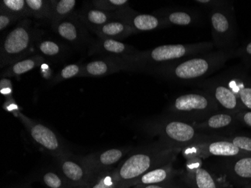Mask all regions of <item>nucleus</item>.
<instances>
[{
  "label": "nucleus",
  "mask_w": 251,
  "mask_h": 188,
  "mask_svg": "<svg viewBox=\"0 0 251 188\" xmlns=\"http://www.w3.org/2000/svg\"><path fill=\"white\" fill-rule=\"evenodd\" d=\"M145 130L148 134L158 137L160 142L181 151L193 144L218 137L203 134L193 124L169 115L148 121L145 124Z\"/></svg>",
  "instance_id": "obj_4"
},
{
  "label": "nucleus",
  "mask_w": 251,
  "mask_h": 188,
  "mask_svg": "<svg viewBox=\"0 0 251 188\" xmlns=\"http://www.w3.org/2000/svg\"><path fill=\"white\" fill-rule=\"evenodd\" d=\"M90 188H124L115 178L114 169L94 175Z\"/></svg>",
  "instance_id": "obj_31"
},
{
  "label": "nucleus",
  "mask_w": 251,
  "mask_h": 188,
  "mask_svg": "<svg viewBox=\"0 0 251 188\" xmlns=\"http://www.w3.org/2000/svg\"><path fill=\"white\" fill-rule=\"evenodd\" d=\"M115 19L129 25L136 33L166 27L163 18L159 15L138 13L129 7L115 13Z\"/></svg>",
  "instance_id": "obj_16"
},
{
  "label": "nucleus",
  "mask_w": 251,
  "mask_h": 188,
  "mask_svg": "<svg viewBox=\"0 0 251 188\" xmlns=\"http://www.w3.org/2000/svg\"><path fill=\"white\" fill-rule=\"evenodd\" d=\"M131 151L132 148L130 147L111 148L92 153L79 158L94 176L101 172L115 169L116 165L121 162L123 158Z\"/></svg>",
  "instance_id": "obj_12"
},
{
  "label": "nucleus",
  "mask_w": 251,
  "mask_h": 188,
  "mask_svg": "<svg viewBox=\"0 0 251 188\" xmlns=\"http://www.w3.org/2000/svg\"><path fill=\"white\" fill-rule=\"evenodd\" d=\"M0 10L7 11L21 20L29 18L26 0H1Z\"/></svg>",
  "instance_id": "obj_29"
},
{
  "label": "nucleus",
  "mask_w": 251,
  "mask_h": 188,
  "mask_svg": "<svg viewBox=\"0 0 251 188\" xmlns=\"http://www.w3.org/2000/svg\"><path fill=\"white\" fill-rule=\"evenodd\" d=\"M0 91L3 95L11 96V91H12V86H11V82L9 79H1V83H0Z\"/></svg>",
  "instance_id": "obj_39"
},
{
  "label": "nucleus",
  "mask_w": 251,
  "mask_h": 188,
  "mask_svg": "<svg viewBox=\"0 0 251 188\" xmlns=\"http://www.w3.org/2000/svg\"><path fill=\"white\" fill-rule=\"evenodd\" d=\"M158 15L163 18L166 27L170 26H191L198 21V14L189 9L172 8L160 11Z\"/></svg>",
  "instance_id": "obj_23"
},
{
  "label": "nucleus",
  "mask_w": 251,
  "mask_h": 188,
  "mask_svg": "<svg viewBox=\"0 0 251 188\" xmlns=\"http://www.w3.org/2000/svg\"><path fill=\"white\" fill-rule=\"evenodd\" d=\"M176 188H181V187H179V186H177V187H176Z\"/></svg>",
  "instance_id": "obj_45"
},
{
  "label": "nucleus",
  "mask_w": 251,
  "mask_h": 188,
  "mask_svg": "<svg viewBox=\"0 0 251 188\" xmlns=\"http://www.w3.org/2000/svg\"><path fill=\"white\" fill-rule=\"evenodd\" d=\"M93 6L111 13H117L129 7L128 0H94L90 2Z\"/></svg>",
  "instance_id": "obj_32"
},
{
  "label": "nucleus",
  "mask_w": 251,
  "mask_h": 188,
  "mask_svg": "<svg viewBox=\"0 0 251 188\" xmlns=\"http://www.w3.org/2000/svg\"><path fill=\"white\" fill-rule=\"evenodd\" d=\"M180 178L188 188H223L226 187L210 171L203 167L202 160L196 157L187 158L185 170L182 171Z\"/></svg>",
  "instance_id": "obj_11"
},
{
  "label": "nucleus",
  "mask_w": 251,
  "mask_h": 188,
  "mask_svg": "<svg viewBox=\"0 0 251 188\" xmlns=\"http://www.w3.org/2000/svg\"><path fill=\"white\" fill-rule=\"evenodd\" d=\"M213 44L218 50H232L237 37V25L232 3L209 11Z\"/></svg>",
  "instance_id": "obj_8"
},
{
  "label": "nucleus",
  "mask_w": 251,
  "mask_h": 188,
  "mask_svg": "<svg viewBox=\"0 0 251 188\" xmlns=\"http://www.w3.org/2000/svg\"><path fill=\"white\" fill-rule=\"evenodd\" d=\"M223 168L231 182L238 185L251 182V155L224 158Z\"/></svg>",
  "instance_id": "obj_20"
},
{
  "label": "nucleus",
  "mask_w": 251,
  "mask_h": 188,
  "mask_svg": "<svg viewBox=\"0 0 251 188\" xmlns=\"http://www.w3.org/2000/svg\"><path fill=\"white\" fill-rule=\"evenodd\" d=\"M35 50L38 54L50 60H60L64 57L68 49L64 44L53 39H40L36 42Z\"/></svg>",
  "instance_id": "obj_26"
},
{
  "label": "nucleus",
  "mask_w": 251,
  "mask_h": 188,
  "mask_svg": "<svg viewBox=\"0 0 251 188\" xmlns=\"http://www.w3.org/2000/svg\"><path fill=\"white\" fill-rule=\"evenodd\" d=\"M50 26L55 33L66 44L81 47L89 42L88 29L75 13Z\"/></svg>",
  "instance_id": "obj_13"
},
{
  "label": "nucleus",
  "mask_w": 251,
  "mask_h": 188,
  "mask_svg": "<svg viewBox=\"0 0 251 188\" xmlns=\"http://www.w3.org/2000/svg\"><path fill=\"white\" fill-rule=\"evenodd\" d=\"M184 158L187 159L191 157L206 159L209 157L231 158L246 155L238 149L227 137H215L206 142L193 144L182 150Z\"/></svg>",
  "instance_id": "obj_9"
},
{
  "label": "nucleus",
  "mask_w": 251,
  "mask_h": 188,
  "mask_svg": "<svg viewBox=\"0 0 251 188\" xmlns=\"http://www.w3.org/2000/svg\"><path fill=\"white\" fill-rule=\"evenodd\" d=\"M83 63H73L66 65L62 68L58 73L52 79L53 84H57L63 81L73 79L75 77H80L82 72Z\"/></svg>",
  "instance_id": "obj_33"
},
{
  "label": "nucleus",
  "mask_w": 251,
  "mask_h": 188,
  "mask_svg": "<svg viewBox=\"0 0 251 188\" xmlns=\"http://www.w3.org/2000/svg\"><path fill=\"white\" fill-rule=\"evenodd\" d=\"M219 111L214 98L202 90L178 96L171 102L167 111L171 117L193 124L204 121Z\"/></svg>",
  "instance_id": "obj_6"
},
{
  "label": "nucleus",
  "mask_w": 251,
  "mask_h": 188,
  "mask_svg": "<svg viewBox=\"0 0 251 188\" xmlns=\"http://www.w3.org/2000/svg\"><path fill=\"white\" fill-rule=\"evenodd\" d=\"M69 188H90V183L86 185H77V186H70Z\"/></svg>",
  "instance_id": "obj_41"
},
{
  "label": "nucleus",
  "mask_w": 251,
  "mask_h": 188,
  "mask_svg": "<svg viewBox=\"0 0 251 188\" xmlns=\"http://www.w3.org/2000/svg\"><path fill=\"white\" fill-rule=\"evenodd\" d=\"M22 21L18 17L8 13L3 10H0V31L3 32L7 28L15 24L16 22Z\"/></svg>",
  "instance_id": "obj_36"
},
{
  "label": "nucleus",
  "mask_w": 251,
  "mask_h": 188,
  "mask_svg": "<svg viewBox=\"0 0 251 188\" xmlns=\"http://www.w3.org/2000/svg\"><path fill=\"white\" fill-rule=\"evenodd\" d=\"M94 33L99 39H114L121 41L136 34L135 31L129 25L118 19L111 20L103 26L99 28Z\"/></svg>",
  "instance_id": "obj_24"
},
{
  "label": "nucleus",
  "mask_w": 251,
  "mask_h": 188,
  "mask_svg": "<svg viewBox=\"0 0 251 188\" xmlns=\"http://www.w3.org/2000/svg\"><path fill=\"white\" fill-rule=\"evenodd\" d=\"M40 179L42 183L47 188H69L70 187L59 170L49 169L45 171Z\"/></svg>",
  "instance_id": "obj_30"
},
{
  "label": "nucleus",
  "mask_w": 251,
  "mask_h": 188,
  "mask_svg": "<svg viewBox=\"0 0 251 188\" xmlns=\"http://www.w3.org/2000/svg\"><path fill=\"white\" fill-rule=\"evenodd\" d=\"M214 47L211 42L164 45L140 52L126 59L125 61L130 66V72H145L152 74L159 68L211 52Z\"/></svg>",
  "instance_id": "obj_3"
},
{
  "label": "nucleus",
  "mask_w": 251,
  "mask_h": 188,
  "mask_svg": "<svg viewBox=\"0 0 251 188\" xmlns=\"http://www.w3.org/2000/svg\"><path fill=\"white\" fill-rule=\"evenodd\" d=\"M235 57L240 58L248 69H251V42L235 50Z\"/></svg>",
  "instance_id": "obj_35"
},
{
  "label": "nucleus",
  "mask_w": 251,
  "mask_h": 188,
  "mask_svg": "<svg viewBox=\"0 0 251 188\" xmlns=\"http://www.w3.org/2000/svg\"><path fill=\"white\" fill-rule=\"evenodd\" d=\"M182 171L177 170L173 166V163L156 168L144 174L139 179L133 182V185H169L175 183L177 177H180Z\"/></svg>",
  "instance_id": "obj_21"
},
{
  "label": "nucleus",
  "mask_w": 251,
  "mask_h": 188,
  "mask_svg": "<svg viewBox=\"0 0 251 188\" xmlns=\"http://www.w3.org/2000/svg\"><path fill=\"white\" fill-rule=\"evenodd\" d=\"M41 38V32L32 27L29 18L19 21L15 27L5 34L0 48V68L30 56L31 51Z\"/></svg>",
  "instance_id": "obj_5"
},
{
  "label": "nucleus",
  "mask_w": 251,
  "mask_h": 188,
  "mask_svg": "<svg viewBox=\"0 0 251 188\" xmlns=\"http://www.w3.org/2000/svg\"><path fill=\"white\" fill-rule=\"evenodd\" d=\"M29 18L49 21L51 0H26Z\"/></svg>",
  "instance_id": "obj_28"
},
{
  "label": "nucleus",
  "mask_w": 251,
  "mask_h": 188,
  "mask_svg": "<svg viewBox=\"0 0 251 188\" xmlns=\"http://www.w3.org/2000/svg\"><path fill=\"white\" fill-rule=\"evenodd\" d=\"M196 85L209 93L219 107L220 110L236 114L245 109L240 100L235 96L220 76L195 83Z\"/></svg>",
  "instance_id": "obj_10"
},
{
  "label": "nucleus",
  "mask_w": 251,
  "mask_h": 188,
  "mask_svg": "<svg viewBox=\"0 0 251 188\" xmlns=\"http://www.w3.org/2000/svg\"><path fill=\"white\" fill-rule=\"evenodd\" d=\"M237 119L239 124L251 128V111L244 109L236 114Z\"/></svg>",
  "instance_id": "obj_38"
},
{
  "label": "nucleus",
  "mask_w": 251,
  "mask_h": 188,
  "mask_svg": "<svg viewBox=\"0 0 251 188\" xmlns=\"http://www.w3.org/2000/svg\"><path fill=\"white\" fill-rule=\"evenodd\" d=\"M139 188V186H138V185H135V186L130 187V188Z\"/></svg>",
  "instance_id": "obj_43"
},
{
  "label": "nucleus",
  "mask_w": 251,
  "mask_h": 188,
  "mask_svg": "<svg viewBox=\"0 0 251 188\" xmlns=\"http://www.w3.org/2000/svg\"><path fill=\"white\" fill-rule=\"evenodd\" d=\"M132 45L124 43L121 41L114 39H99L91 45L90 55H98L99 56H111V57L127 59L139 54Z\"/></svg>",
  "instance_id": "obj_19"
},
{
  "label": "nucleus",
  "mask_w": 251,
  "mask_h": 188,
  "mask_svg": "<svg viewBox=\"0 0 251 188\" xmlns=\"http://www.w3.org/2000/svg\"><path fill=\"white\" fill-rule=\"evenodd\" d=\"M15 115L25 126L32 142L56 161L71 155L63 140L50 127L31 119L19 111L15 112Z\"/></svg>",
  "instance_id": "obj_7"
},
{
  "label": "nucleus",
  "mask_w": 251,
  "mask_h": 188,
  "mask_svg": "<svg viewBox=\"0 0 251 188\" xmlns=\"http://www.w3.org/2000/svg\"><path fill=\"white\" fill-rule=\"evenodd\" d=\"M220 77L240 100L245 109L251 111V76L245 69H231Z\"/></svg>",
  "instance_id": "obj_14"
},
{
  "label": "nucleus",
  "mask_w": 251,
  "mask_h": 188,
  "mask_svg": "<svg viewBox=\"0 0 251 188\" xmlns=\"http://www.w3.org/2000/svg\"><path fill=\"white\" fill-rule=\"evenodd\" d=\"M77 2L75 0H51L49 21L50 25L62 21L74 14Z\"/></svg>",
  "instance_id": "obj_27"
},
{
  "label": "nucleus",
  "mask_w": 251,
  "mask_h": 188,
  "mask_svg": "<svg viewBox=\"0 0 251 188\" xmlns=\"http://www.w3.org/2000/svg\"><path fill=\"white\" fill-rule=\"evenodd\" d=\"M58 170L70 186L86 185L92 182L94 175L79 158L72 155L57 161Z\"/></svg>",
  "instance_id": "obj_18"
},
{
  "label": "nucleus",
  "mask_w": 251,
  "mask_h": 188,
  "mask_svg": "<svg viewBox=\"0 0 251 188\" xmlns=\"http://www.w3.org/2000/svg\"><path fill=\"white\" fill-rule=\"evenodd\" d=\"M195 2L205 8H208L209 11L214 8H221V7L225 6V5L231 3L230 2H227V1H218V0H197Z\"/></svg>",
  "instance_id": "obj_37"
},
{
  "label": "nucleus",
  "mask_w": 251,
  "mask_h": 188,
  "mask_svg": "<svg viewBox=\"0 0 251 188\" xmlns=\"http://www.w3.org/2000/svg\"><path fill=\"white\" fill-rule=\"evenodd\" d=\"M121 71L130 72V66L124 59L98 56L96 60L83 64L80 77H103Z\"/></svg>",
  "instance_id": "obj_15"
},
{
  "label": "nucleus",
  "mask_w": 251,
  "mask_h": 188,
  "mask_svg": "<svg viewBox=\"0 0 251 188\" xmlns=\"http://www.w3.org/2000/svg\"><path fill=\"white\" fill-rule=\"evenodd\" d=\"M29 188V187L27 186H22V187H19V188Z\"/></svg>",
  "instance_id": "obj_44"
},
{
  "label": "nucleus",
  "mask_w": 251,
  "mask_h": 188,
  "mask_svg": "<svg viewBox=\"0 0 251 188\" xmlns=\"http://www.w3.org/2000/svg\"><path fill=\"white\" fill-rule=\"evenodd\" d=\"M243 188H251V182L244 185Z\"/></svg>",
  "instance_id": "obj_42"
},
{
  "label": "nucleus",
  "mask_w": 251,
  "mask_h": 188,
  "mask_svg": "<svg viewBox=\"0 0 251 188\" xmlns=\"http://www.w3.org/2000/svg\"><path fill=\"white\" fill-rule=\"evenodd\" d=\"M239 124L236 114L219 111L201 122L193 124L200 132L212 136H223V134L230 132Z\"/></svg>",
  "instance_id": "obj_17"
},
{
  "label": "nucleus",
  "mask_w": 251,
  "mask_h": 188,
  "mask_svg": "<svg viewBox=\"0 0 251 188\" xmlns=\"http://www.w3.org/2000/svg\"><path fill=\"white\" fill-rule=\"evenodd\" d=\"M139 188H176L177 185L176 184H169V185H138Z\"/></svg>",
  "instance_id": "obj_40"
},
{
  "label": "nucleus",
  "mask_w": 251,
  "mask_h": 188,
  "mask_svg": "<svg viewBox=\"0 0 251 188\" xmlns=\"http://www.w3.org/2000/svg\"><path fill=\"white\" fill-rule=\"evenodd\" d=\"M76 15L84 24L88 30L95 32L108 21L115 19V14L102 11L93 6L91 3L86 4L84 8L76 12Z\"/></svg>",
  "instance_id": "obj_22"
},
{
  "label": "nucleus",
  "mask_w": 251,
  "mask_h": 188,
  "mask_svg": "<svg viewBox=\"0 0 251 188\" xmlns=\"http://www.w3.org/2000/svg\"><path fill=\"white\" fill-rule=\"evenodd\" d=\"M235 50H218L200 54L159 68L152 74L177 83L201 81L235 58Z\"/></svg>",
  "instance_id": "obj_2"
},
{
  "label": "nucleus",
  "mask_w": 251,
  "mask_h": 188,
  "mask_svg": "<svg viewBox=\"0 0 251 188\" xmlns=\"http://www.w3.org/2000/svg\"><path fill=\"white\" fill-rule=\"evenodd\" d=\"M180 151L160 141L139 148L114 169L116 180L123 188H130L144 174L173 163Z\"/></svg>",
  "instance_id": "obj_1"
},
{
  "label": "nucleus",
  "mask_w": 251,
  "mask_h": 188,
  "mask_svg": "<svg viewBox=\"0 0 251 188\" xmlns=\"http://www.w3.org/2000/svg\"><path fill=\"white\" fill-rule=\"evenodd\" d=\"M227 138L244 154L251 155V137L238 135H231Z\"/></svg>",
  "instance_id": "obj_34"
},
{
  "label": "nucleus",
  "mask_w": 251,
  "mask_h": 188,
  "mask_svg": "<svg viewBox=\"0 0 251 188\" xmlns=\"http://www.w3.org/2000/svg\"><path fill=\"white\" fill-rule=\"evenodd\" d=\"M45 60L46 59L44 56L38 54L30 55L2 69L1 76L5 78L22 76L42 66Z\"/></svg>",
  "instance_id": "obj_25"
}]
</instances>
